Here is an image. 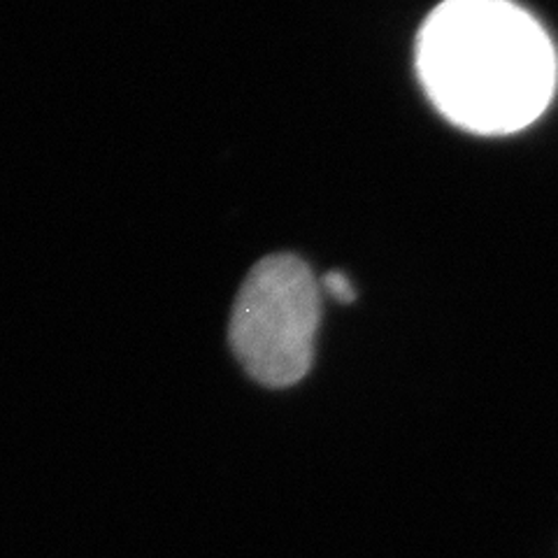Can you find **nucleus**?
<instances>
[{"mask_svg":"<svg viewBox=\"0 0 558 558\" xmlns=\"http://www.w3.org/2000/svg\"><path fill=\"white\" fill-rule=\"evenodd\" d=\"M322 319V284L295 254H270L244 277L231 312L229 342L258 384L301 381L314 361Z\"/></svg>","mask_w":558,"mask_h":558,"instance_id":"nucleus-2","label":"nucleus"},{"mask_svg":"<svg viewBox=\"0 0 558 558\" xmlns=\"http://www.w3.org/2000/svg\"><path fill=\"white\" fill-rule=\"evenodd\" d=\"M322 291H326L330 299H336L338 303H352L354 301V287L342 272H328L322 279Z\"/></svg>","mask_w":558,"mask_h":558,"instance_id":"nucleus-3","label":"nucleus"},{"mask_svg":"<svg viewBox=\"0 0 558 558\" xmlns=\"http://www.w3.org/2000/svg\"><path fill=\"white\" fill-rule=\"evenodd\" d=\"M416 70L451 124L508 135L547 110L558 61L545 28L512 0H445L418 33Z\"/></svg>","mask_w":558,"mask_h":558,"instance_id":"nucleus-1","label":"nucleus"}]
</instances>
